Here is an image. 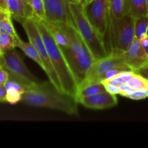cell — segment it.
I'll return each instance as SVG.
<instances>
[{
  "label": "cell",
  "mask_w": 148,
  "mask_h": 148,
  "mask_svg": "<svg viewBox=\"0 0 148 148\" xmlns=\"http://www.w3.org/2000/svg\"><path fill=\"white\" fill-rule=\"evenodd\" d=\"M43 23L49 33L53 36L55 41L58 43L61 49H65L69 46V40L62 27L58 23H52L46 20H40Z\"/></svg>",
  "instance_id": "obj_15"
},
{
  "label": "cell",
  "mask_w": 148,
  "mask_h": 148,
  "mask_svg": "<svg viewBox=\"0 0 148 148\" xmlns=\"http://www.w3.org/2000/svg\"><path fill=\"white\" fill-rule=\"evenodd\" d=\"M1 0H0V3H1ZM0 7H1V6H0Z\"/></svg>",
  "instance_id": "obj_37"
},
{
  "label": "cell",
  "mask_w": 148,
  "mask_h": 148,
  "mask_svg": "<svg viewBox=\"0 0 148 148\" xmlns=\"http://www.w3.org/2000/svg\"><path fill=\"white\" fill-rule=\"evenodd\" d=\"M90 1H92V0H88V2H90ZM88 3H87V4H88Z\"/></svg>",
  "instance_id": "obj_36"
},
{
  "label": "cell",
  "mask_w": 148,
  "mask_h": 148,
  "mask_svg": "<svg viewBox=\"0 0 148 148\" xmlns=\"http://www.w3.org/2000/svg\"><path fill=\"white\" fill-rule=\"evenodd\" d=\"M133 90L148 89V80L141 75L134 73L132 77L127 82Z\"/></svg>",
  "instance_id": "obj_24"
},
{
  "label": "cell",
  "mask_w": 148,
  "mask_h": 148,
  "mask_svg": "<svg viewBox=\"0 0 148 148\" xmlns=\"http://www.w3.org/2000/svg\"><path fill=\"white\" fill-rule=\"evenodd\" d=\"M134 20L135 19L127 13L120 18L110 16L106 36L110 44L109 53L114 50L127 51L135 38Z\"/></svg>",
  "instance_id": "obj_5"
},
{
  "label": "cell",
  "mask_w": 148,
  "mask_h": 148,
  "mask_svg": "<svg viewBox=\"0 0 148 148\" xmlns=\"http://www.w3.org/2000/svg\"><path fill=\"white\" fill-rule=\"evenodd\" d=\"M146 4H147V14H148V0H145Z\"/></svg>",
  "instance_id": "obj_34"
},
{
  "label": "cell",
  "mask_w": 148,
  "mask_h": 148,
  "mask_svg": "<svg viewBox=\"0 0 148 148\" xmlns=\"http://www.w3.org/2000/svg\"><path fill=\"white\" fill-rule=\"evenodd\" d=\"M134 72L137 73V75H141L142 77H145L148 80V62L143 65V66L139 68V69L134 70Z\"/></svg>",
  "instance_id": "obj_28"
},
{
  "label": "cell",
  "mask_w": 148,
  "mask_h": 148,
  "mask_svg": "<svg viewBox=\"0 0 148 148\" xmlns=\"http://www.w3.org/2000/svg\"><path fill=\"white\" fill-rule=\"evenodd\" d=\"M148 29V15L142 16L134 20V33L135 38L139 40L147 37Z\"/></svg>",
  "instance_id": "obj_19"
},
{
  "label": "cell",
  "mask_w": 148,
  "mask_h": 148,
  "mask_svg": "<svg viewBox=\"0 0 148 148\" xmlns=\"http://www.w3.org/2000/svg\"><path fill=\"white\" fill-rule=\"evenodd\" d=\"M59 25L69 40V46L62 49L78 88L84 81L95 59L75 26L67 24Z\"/></svg>",
  "instance_id": "obj_2"
},
{
  "label": "cell",
  "mask_w": 148,
  "mask_h": 148,
  "mask_svg": "<svg viewBox=\"0 0 148 148\" xmlns=\"http://www.w3.org/2000/svg\"><path fill=\"white\" fill-rule=\"evenodd\" d=\"M78 103L90 109L104 110L116 106L118 103V98L116 95L104 91L96 95L82 97L78 99Z\"/></svg>",
  "instance_id": "obj_13"
},
{
  "label": "cell",
  "mask_w": 148,
  "mask_h": 148,
  "mask_svg": "<svg viewBox=\"0 0 148 148\" xmlns=\"http://www.w3.org/2000/svg\"><path fill=\"white\" fill-rule=\"evenodd\" d=\"M0 33H1V31H0Z\"/></svg>",
  "instance_id": "obj_40"
},
{
  "label": "cell",
  "mask_w": 148,
  "mask_h": 148,
  "mask_svg": "<svg viewBox=\"0 0 148 148\" xmlns=\"http://www.w3.org/2000/svg\"><path fill=\"white\" fill-rule=\"evenodd\" d=\"M12 17L10 14H7L2 20H0V31L1 33H7L10 35L14 38H18L19 36L17 33L15 28L14 27L12 21Z\"/></svg>",
  "instance_id": "obj_20"
},
{
  "label": "cell",
  "mask_w": 148,
  "mask_h": 148,
  "mask_svg": "<svg viewBox=\"0 0 148 148\" xmlns=\"http://www.w3.org/2000/svg\"><path fill=\"white\" fill-rule=\"evenodd\" d=\"M7 14H8V13L6 12H4V11H2V10H0V20H2V19L4 18V17H5Z\"/></svg>",
  "instance_id": "obj_31"
},
{
  "label": "cell",
  "mask_w": 148,
  "mask_h": 148,
  "mask_svg": "<svg viewBox=\"0 0 148 148\" xmlns=\"http://www.w3.org/2000/svg\"><path fill=\"white\" fill-rule=\"evenodd\" d=\"M0 10H2V9L1 8V7H0ZM2 11H4V10H2ZM4 12H5V11H4Z\"/></svg>",
  "instance_id": "obj_35"
},
{
  "label": "cell",
  "mask_w": 148,
  "mask_h": 148,
  "mask_svg": "<svg viewBox=\"0 0 148 148\" xmlns=\"http://www.w3.org/2000/svg\"><path fill=\"white\" fill-rule=\"evenodd\" d=\"M69 8L75 28L89 48L95 60L106 56L108 51L105 42L87 17L84 11V5L74 1L70 2Z\"/></svg>",
  "instance_id": "obj_4"
},
{
  "label": "cell",
  "mask_w": 148,
  "mask_h": 148,
  "mask_svg": "<svg viewBox=\"0 0 148 148\" xmlns=\"http://www.w3.org/2000/svg\"><path fill=\"white\" fill-rule=\"evenodd\" d=\"M34 19L47 49L51 62L60 81L62 90L64 92L70 94L76 98L77 85L62 49L55 41L53 36L49 33L43 23L38 19Z\"/></svg>",
  "instance_id": "obj_3"
},
{
  "label": "cell",
  "mask_w": 148,
  "mask_h": 148,
  "mask_svg": "<svg viewBox=\"0 0 148 148\" xmlns=\"http://www.w3.org/2000/svg\"><path fill=\"white\" fill-rule=\"evenodd\" d=\"M2 62H3V56L1 53V51H0V66L2 64Z\"/></svg>",
  "instance_id": "obj_33"
},
{
  "label": "cell",
  "mask_w": 148,
  "mask_h": 148,
  "mask_svg": "<svg viewBox=\"0 0 148 148\" xmlns=\"http://www.w3.org/2000/svg\"><path fill=\"white\" fill-rule=\"evenodd\" d=\"M147 35H148V29H147Z\"/></svg>",
  "instance_id": "obj_38"
},
{
  "label": "cell",
  "mask_w": 148,
  "mask_h": 148,
  "mask_svg": "<svg viewBox=\"0 0 148 148\" xmlns=\"http://www.w3.org/2000/svg\"><path fill=\"white\" fill-rule=\"evenodd\" d=\"M123 57L126 64L134 71L148 62V54L140 40L135 38L127 51H123Z\"/></svg>",
  "instance_id": "obj_12"
},
{
  "label": "cell",
  "mask_w": 148,
  "mask_h": 148,
  "mask_svg": "<svg viewBox=\"0 0 148 148\" xmlns=\"http://www.w3.org/2000/svg\"><path fill=\"white\" fill-rule=\"evenodd\" d=\"M127 98L132 100H143L148 98V89L133 90L130 93L127 95Z\"/></svg>",
  "instance_id": "obj_25"
},
{
  "label": "cell",
  "mask_w": 148,
  "mask_h": 148,
  "mask_svg": "<svg viewBox=\"0 0 148 148\" xmlns=\"http://www.w3.org/2000/svg\"><path fill=\"white\" fill-rule=\"evenodd\" d=\"M10 79V75L8 72L4 68L2 65L0 66V83L4 85Z\"/></svg>",
  "instance_id": "obj_27"
},
{
  "label": "cell",
  "mask_w": 148,
  "mask_h": 148,
  "mask_svg": "<svg viewBox=\"0 0 148 148\" xmlns=\"http://www.w3.org/2000/svg\"><path fill=\"white\" fill-rule=\"evenodd\" d=\"M125 13L136 19L148 15L145 0H126Z\"/></svg>",
  "instance_id": "obj_16"
},
{
  "label": "cell",
  "mask_w": 148,
  "mask_h": 148,
  "mask_svg": "<svg viewBox=\"0 0 148 148\" xmlns=\"http://www.w3.org/2000/svg\"><path fill=\"white\" fill-rule=\"evenodd\" d=\"M15 45L16 47L21 49V50L23 51V53H24L27 57H29L30 59H31L32 60L34 61L35 62H36V63L43 69V62H42V60L41 59H40V55H39L37 49H36V48L35 47V46L33 43H30V41H24V40L20 39V38L19 37L16 40Z\"/></svg>",
  "instance_id": "obj_17"
},
{
  "label": "cell",
  "mask_w": 148,
  "mask_h": 148,
  "mask_svg": "<svg viewBox=\"0 0 148 148\" xmlns=\"http://www.w3.org/2000/svg\"><path fill=\"white\" fill-rule=\"evenodd\" d=\"M6 91V103L14 105L20 101H22L23 94L26 91L25 87L14 79H9L4 84Z\"/></svg>",
  "instance_id": "obj_14"
},
{
  "label": "cell",
  "mask_w": 148,
  "mask_h": 148,
  "mask_svg": "<svg viewBox=\"0 0 148 148\" xmlns=\"http://www.w3.org/2000/svg\"><path fill=\"white\" fill-rule=\"evenodd\" d=\"M0 6L20 24L26 20L35 18L29 0H1Z\"/></svg>",
  "instance_id": "obj_11"
},
{
  "label": "cell",
  "mask_w": 148,
  "mask_h": 148,
  "mask_svg": "<svg viewBox=\"0 0 148 148\" xmlns=\"http://www.w3.org/2000/svg\"><path fill=\"white\" fill-rule=\"evenodd\" d=\"M33 11L35 14V18L38 20H46V12L43 0H29Z\"/></svg>",
  "instance_id": "obj_23"
},
{
  "label": "cell",
  "mask_w": 148,
  "mask_h": 148,
  "mask_svg": "<svg viewBox=\"0 0 148 148\" xmlns=\"http://www.w3.org/2000/svg\"><path fill=\"white\" fill-rule=\"evenodd\" d=\"M22 101L32 106L50 108L71 116L79 115L77 98L59 90L50 81L41 82L27 90L23 94Z\"/></svg>",
  "instance_id": "obj_1"
},
{
  "label": "cell",
  "mask_w": 148,
  "mask_h": 148,
  "mask_svg": "<svg viewBox=\"0 0 148 148\" xmlns=\"http://www.w3.org/2000/svg\"><path fill=\"white\" fill-rule=\"evenodd\" d=\"M2 85V84H1V83H0V85Z\"/></svg>",
  "instance_id": "obj_39"
},
{
  "label": "cell",
  "mask_w": 148,
  "mask_h": 148,
  "mask_svg": "<svg viewBox=\"0 0 148 148\" xmlns=\"http://www.w3.org/2000/svg\"><path fill=\"white\" fill-rule=\"evenodd\" d=\"M21 25L25 31L29 41L34 45L40 55V57L43 64V69L47 75L49 81L52 82L59 90L63 91L60 81L58 77L56 70L51 62L47 49L45 46L41 35L39 32L38 28L35 19L31 18L26 20Z\"/></svg>",
  "instance_id": "obj_8"
},
{
  "label": "cell",
  "mask_w": 148,
  "mask_h": 148,
  "mask_svg": "<svg viewBox=\"0 0 148 148\" xmlns=\"http://www.w3.org/2000/svg\"><path fill=\"white\" fill-rule=\"evenodd\" d=\"M17 39L7 33H0V51L2 56L8 51L15 49Z\"/></svg>",
  "instance_id": "obj_21"
},
{
  "label": "cell",
  "mask_w": 148,
  "mask_h": 148,
  "mask_svg": "<svg viewBox=\"0 0 148 148\" xmlns=\"http://www.w3.org/2000/svg\"><path fill=\"white\" fill-rule=\"evenodd\" d=\"M74 1L77 0H43L46 20L58 24L75 26L69 8L70 2Z\"/></svg>",
  "instance_id": "obj_10"
},
{
  "label": "cell",
  "mask_w": 148,
  "mask_h": 148,
  "mask_svg": "<svg viewBox=\"0 0 148 148\" xmlns=\"http://www.w3.org/2000/svg\"><path fill=\"white\" fill-rule=\"evenodd\" d=\"M104 84L106 87V91H108V92L111 94H114V95H119L120 93V88L119 86L116 85H111L109 83H106V82H103Z\"/></svg>",
  "instance_id": "obj_26"
},
{
  "label": "cell",
  "mask_w": 148,
  "mask_h": 148,
  "mask_svg": "<svg viewBox=\"0 0 148 148\" xmlns=\"http://www.w3.org/2000/svg\"><path fill=\"white\" fill-rule=\"evenodd\" d=\"M84 11L89 21L106 43L111 12L110 0H92L84 5Z\"/></svg>",
  "instance_id": "obj_9"
},
{
  "label": "cell",
  "mask_w": 148,
  "mask_h": 148,
  "mask_svg": "<svg viewBox=\"0 0 148 148\" xmlns=\"http://www.w3.org/2000/svg\"><path fill=\"white\" fill-rule=\"evenodd\" d=\"M126 0H110V16L120 18L125 14Z\"/></svg>",
  "instance_id": "obj_22"
},
{
  "label": "cell",
  "mask_w": 148,
  "mask_h": 148,
  "mask_svg": "<svg viewBox=\"0 0 148 148\" xmlns=\"http://www.w3.org/2000/svg\"><path fill=\"white\" fill-rule=\"evenodd\" d=\"M77 1L80 3V4H82V5H85L88 2V0H77Z\"/></svg>",
  "instance_id": "obj_32"
},
{
  "label": "cell",
  "mask_w": 148,
  "mask_h": 148,
  "mask_svg": "<svg viewBox=\"0 0 148 148\" xmlns=\"http://www.w3.org/2000/svg\"><path fill=\"white\" fill-rule=\"evenodd\" d=\"M140 41H141L143 46L145 48L146 51H147V53L148 54V36H147V37L145 38L140 40Z\"/></svg>",
  "instance_id": "obj_30"
},
{
  "label": "cell",
  "mask_w": 148,
  "mask_h": 148,
  "mask_svg": "<svg viewBox=\"0 0 148 148\" xmlns=\"http://www.w3.org/2000/svg\"><path fill=\"white\" fill-rule=\"evenodd\" d=\"M104 91H106V89L102 82L91 83L82 87V88H78L76 93V98L78 101V99L82 98V97L96 95V94L104 92Z\"/></svg>",
  "instance_id": "obj_18"
},
{
  "label": "cell",
  "mask_w": 148,
  "mask_h": 148,
  "mask_svg": "<svg viewBox=\"0 0 148 148\" xmlns=\"http://www.w3.org/2000/svg\"><path fill=\"white\" fill-rule=\"evenodd\" d=\"M1 65L7 71L10 79L21 84L26 90L41 82L27 69L23 57L15 49L8 51L3 55Z\"/></svg>",
  "instance_id": "obj_7"
},
{
  "label": "cell",
  "mask_w": 148,
  "mask_h": 148,
  "mask_svg": "<svg viewBox=\"0 0 148 148\" xmlns=\"http://www.w3.org/2000/svg\"><path fill=\"white\" fill-rule=\"evenodd\" d=\"M6 88L4 85H0V103H6Z\"/></svg>",
  "instance_id": "obj_29"
},
{
  "label": "cell",
  "mask_w": 148,
  "mask_h": 148,
  "mask_svg": "<svg viewBox=\"0 0 148 148\" xmlns=\"http://www.w3.org/2000/svg\"><path fill=\"white\" fill-rule=\"evenodd\" d=\"M123 51L114 50L110 52L102 59H96L91 65L83 82L77 89L91 83L103 82L106 74L111 69H119L121 70H132L124 62Z\"/></svg>",
  "instance_id": "obj_6"
}]
</instances>
